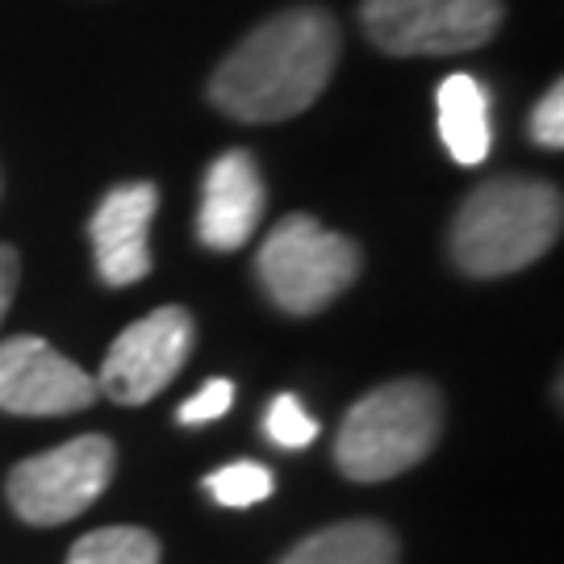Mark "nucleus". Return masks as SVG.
<instances>
[{"label":"nucleus","instance_id":"obj_1","mask_svg":"<svg viewBox=\"0 0 564 564\" xmlns=\"http://www.w3.org/2000/svg\"><path fill=\"white\" fill-rule=\"evenodd\" d=\"M339 63V21L318 4H297L256 25L218 63L209 101L226 118L268 126L305 113Z\"/></svg>","mask_w":564,"mask_h":564},{"label":"nucleus","instance_id":"obj_2","mask_svg":"<svg viewBox=\"0 0 564 564\" xmlns=\"http://www.w3.org/2000/svg\"><path fill=\"white\" fill-rule=\"evenodd\" d=\"M561 188L535 176H494L464 197L452 226V260L468 276H510L561 239Z\"/></svg>","mask_w":564,"mask_h":564},{"label":"nucleus","instance_id":"obj_3","mask_svg":"<svg viewBox=\"0 0 564 564\" xmlns=\"http://www.w3.org/2000/svg\"><path fill=\"white\" fill-rule=\"evenodd\" d=\"M444 431L440 389L426 381H389L347 410L335 440V464L347 481H393L431 456Z\"/></svg>","mask_w":564,"mask_h":564},{"label":"nucleus","instance_id":"obj_4","mask_svg":"<svg viewBox=\"0 0 564 564\" xmlns=\"http://www.w3.org/2000/svg\"><path fill=\"white\" fill-rule=\"evenodd\" d=\"M256 272L272 305L289 314H318L356 284L360 247L310 214H289L263 239Z\"/></svg>","mask_w":564,"mask_h":564},{"label":"nucleus","instance_id":"obj_5","mask_svg":"<svg viewBox=\"0 0 564 564\" xmlns=\"http://www.w3.org/2000/svg\"><path fill=\"white\" fill-rule=\"evenodd\" d=\"M118 452L105 435H80L21 460L9 473V502L25 523L59 527L84 514L113 481Z\"/></svg>","mask_w":564,"mask_h":564},{"label":"nucleus","instance_id":"obj_6","mask_svg":"<svg viewBox=\"0 0 564 564\" xmlns=\"http://www.w3.org/2000/svg\"><path fill=\"white\" fill-rule=\"evenodd\" d=\"M364 34L389 55H460L498 34L502 0H364Z\"/></svg>","mask_w":564,"mask_h":564},{"label":"nucleus","instance_id":"obj_7","mask_svg":"<svg viewBox=\"0 0 564 564\" xmlns=\"http://www.w3.org/2000/svg\"><path fill=\"white\" fill-rule=\"evenodd\" d=\"M193 351V318L181 305H160L134 326H126L101 372L93 377L97 393L113 398L118 405H142L160 398L167 384L181 377L184 360Z\"/></svg>","mask_w":564,"mask_h":564},{"label":"nucleus","instance_id":"obj_8","mask_svg":"<svg viewBox=\"0 0 564 564\" xmlns=\"http://www.w3.org/2000/svg\"><path fill=\"white\" fill-rule=\"evenodd\" d=\"M97 402V381L46 339L13 335L0 343V410L59 419Z\"/></svg>","mask_w":564,"mask_h":564},{"label":"nucleus","instance_id":"obj_9","mask_svg":"<svg viewBox=\"0 0 564 564\" xmlns=\"http://www.w3.org/2000/svg\"><path fill=\"white\" fill-rule=\"evenodd\" d=\"M160 209L155 184L130 181L109 188L88 223L93 235V256L105 284H134L151 272V223Z\"/></svg>","mask_w":564,"mask_h":564},{"label":"nucleus","instance_id":"obj_10","mask_svg":"<svg viewBox=\"0 0 564 564\" xmlns=\"http://www.w3.org/2000/svg\"><path fill=\"white\" fill-rule=\"evenodd\" d=\"M263 205H268V193H263L256 160L247 151H226L205 172L197 239L214 251H235L256 235Z\"/></svg>","mask_w":564,"mask_h":564},{"label":"nucleus","instance_id":"obj_11","mask_svg":"<svg viewBox=\"0 0 564 564\" xmlns=\"http://www.w3.org/2000/svg\"><path fill=\"white\" fill-rule=\"evenodd\" d=\"M440 134H444L447 155L464 167H477L489 160V93L473 72H456L440 84Z\"/></svg>","mask_w":564,"mask_h":564},{"label":"nucleus","instance_id":"obj_12","mask_svg":"<svg viewBox=\"0 0 564 564\" xmlns=\"http://www.w3.org/2000/svg\"><path fill=\"white\" fill-rule=\"evenodd\" d=\"M281 564H398V535L372 519H351L305 535Z\"/></svg>","mask_w":564,"mask_h":564},{"label":"nucleus","instance_id":"obj_13","mask_svg":"<svg viewBox=\"0 0 564 564\" xmlns=\"http://www.w3.org/2000/svg\"><path fill=\"white\" fill-rule=\"evenodd\" d=\"M67 564H160V540L142 527H101L72 544Z\"/></svg>","mask_w":564,"mask_h":564},{"label":"nucleus","instance_id":"obj_14","mask_svg":"<svg viewBox=\"0 0 564 564\" xmlns=\"http://www.w3.org/2000/svg\"><path fill=\"white\" fill-rule=\"evenodd\" d=\"M205 489H209V498L218 506H230V510H242V506H256L263 498H272V473L256 460H235L218 468V473H209L205 477Z\"/></svg>","mask_w":564,"mask_h":564},{"label":"nucleus","instance_id":"obj_15","mask_svg":"<svg viewBox=\"0 0 564 564\" xmlns=\"http://www.w3.org/2000/svg\"><path fill=\"white\" fill-rule=\"evenodd\" d=\"M263 435H268L276 447L297 452V447L318 440V419H310L305 405L297 402L293 393H281V398H272L268 414H263Z\"/></svg>","mask_w":564,"mask_h":564},{"label":"nucleus","instance_id":"obj_16","mask_svg":"<svg viewBox=\"0 0 564 564\" xmlns=\"http://www.w3.org/2000/svg\"><path fill=\"white\" fill-rule=\"evenodd\" d=\"M235 405V384L226 381V377H214V381H205L188 402L181 405V419L184 426H205L214 423V419H223L226 410Z\"/></svg>","mask_w":564,"mask_h":564},{"label":"nucleus","instance_id":"obj_17","mask_svg":"<svg viewBox=\"0 0 564 564\" xmlns=\"http://www.w3.org/2000/svg\"><path fill=\"white\" fill-rule=\"evenodd\" d=\"M531 139L547 151L564 147V84H552L544 101L531 109Z\"/></svg>","mask_w":564,"mask_h":564},{"label":"nucleus","instance_id":"obj_18","mask_svg":"<svg viewBox=\"0 0 564 564\" xmlns=\"http://www.w3.org/2000/svg\"><path fill=\"white\" fill-rule=\"evenodd\" d=\"M18 251L9 247V242H0V323H4V314H9V305H13V293H18Z\"/></svg>","mask_w":564,"mask_h":564}]
</instances>
